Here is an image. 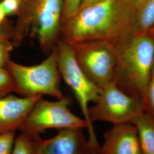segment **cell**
<instances>
[{
  "mask_svg": "<svg viewBox=\"0 0 154 154\" xmlns=\"http://www.w3.org/2000/svg\"><path fill=\"white\" fill-rule=\"evenodd\" d=\"M127 6L134 11L146 0H122Z\"/></svg>",
  "mask_w": 154,
  "mask_h": 154,
  "instance_id": "obj_21",
  "label": "cell"
},
{
  "mask_svg": "<svg viewBox=\"0 0 154 154\" xmlns=\"http://www.w3.org/2000/svg\"><path fill=\"white\" fill-rule=\"evenodd\" d=\"M70 99L65 96L55 101L45 100L42 97L33 106L19 130L30 135H39L40 133L51 128L88 129L86 121L70 111Z\"/></svg>",
  "mask_w": 154,
  "mask_h": 154,
  "instance_id": "obj_7",
  "label": "cell"
},
{
  "mask_svg": "<svg viewBox=\"0 0 154 154\" xmlns=\"http://www.w3.org/2000/svg\"><path fill=\"white\" fill-rule=\"evenodd\" d=\"M143 111L142 100L127 94L112 83L100 89L97 101L89 107L88 116L93 124L100 121L116 125L132 123Z\"/></svg>",
  "mask_w": 154,
  "mask_h": 154,
  "instance_id": "obj_8",
  "label": "cell"
},
{
  "mask_svg": "<svg viewBox=\"0 0 154 154\" xmlns=\"http://www.w3.org/2000/svg\"><path fill=\"white\" fill-rule=\"evenodd\" d=\"M70 46L79 66L97 87L100 89L115 83L118 54L114 45L95 41Z\"/></svg>",
  "mask_w": 154,
  "mask_h": 154,
  "instance_id": "obj_6",
  "label": "cell"
},
{
  "mask_svg": "<svg viewBox=\"0 0 154 154\" xmlns=\"http://www.w3.org/2000/svg\"><path fill=\"white\" fill-rule=\"evenodd\" d=\"M42 97H20L11 94L0 98V134L19 130L33 106Z\"/></svg>",
  "mask_w": 154,
  "mask_h": 154,
  "instance_id": "obj_10",
  "label": "cell"
},
{
  "mask_svg": "<svg viewBox=\"0 0 154 154\" xmlns=\"http://www.w3.org/2000/svg\"><path fill=\"white\" fill-rule=\"evenodd\" d=\"M99 154H142L136 127L132 123L113 125L104 134Z\"/></svg>",
  "mask_w": 154,
  "mask_h": 154,
  "instance_id": "obj_11",
  "label": "cell"
},
{
  "mask_svg": "<svg viewBox=\"0 0 154 154\" xmlns=\"http://www.w3.org/2000/svg\"><path fill=\"white\" fill-rule=\"evenodd\" d=\"M57 63L61 78L71 88L82 111L83 118L88 124V143L92 154H99L100 149L93 124L89 116V104L95 103L99 95V89L91 82L73 54L70 45L60 39L57 44Z\"/></svg>",
  "mask_w": 154,
  "mask_h": 154,
  "instance_id": "obj_5",
  "label": "cell"
},
{
  "mask_svg": "<svg viewBox=\"0 0 154 154\" xmlns=\"http://www.w3.org/2000/svg\"><path fill=\"white\" fill-rule=\"evenodd\" d=\"M134 16L122 0H102L79 8L63 22L60 39L70 45L104 41L118 48L135 34Z\"/></svg>",
  "mask_w": 154,
  "mask_h": 154,
  "instance_id": "obj_1",
  "label": "cell"
},
{
  "mask_svg": "<svg viewBox=\"0 0 154 154\" xmlns=\"http://www.w3.org/2000/svg\"><path fill=\"white\" fill-rule=\"evenodd\" d=\"M102 1V0H82V3L81 4L79 8H83V7H85L86 6L89 5L90 4L95 3L97 2H99V1Z\"/></svg>",
  "mask_w": 154,
  "mask_h": 154,
  "instance_id": "obj_23",
  "label": "cell"
},
{
  "mask_svg": "<svg viewBox=\"0 0 154 154\" xmlns=\"http://www.w3.org/2000/svg\"><path fill=\"white\" fill-rule=\"evenodd\" d=\"M22 2H23V4H24V3H25L26 2H27L29 0H22Z\"/></svg>",
  "mask_w": 154,
  "mask_h": 154,
  "instance_id": "obj_25",
  "label": "cell"
},
{
  "mask_svg": "<svg viewBox=\"0 0 154 154\" xmlns=\"http://www.w3.org/2000/svg\"><path fill=\"white\" fill-rule=\"evenodd\" d=\"M144 111L154 119V64L145 98L143 100Z\"/></svg>",
  "mask_w": 154,
  "mask_h": 154,
  "instance_id": "obj_17",
  "label": "cell"
},
{
  "mask_svg": "<svg viewBox=\"0 0 154 154\" xmlns=\"http://www.w3.org/2000/svg\"><path fill=\"white\" fill-rule=\"evenodd\" d=\"M16 86L10 72L5 68L0 69V98L15 93Z\"/></svg>",
  "mask_w": 154,
  "mask_h": 154,
  "instance_id": "obj_16",
  "label": "cell"
},
{
  "mask_svg": "<svg viewBox=\"0 0 154 154\" xmlns=\"http://www.w3.org/2000/svg\"><path fill=\"white\" fill-rule=\"evenodd\" d=\"M138 131L142 154H154V119L146 111L132 121Z\"/></svg>",
  "mask_w": 154,
  "mask_h": 154,
  "instance_id": "obj_12",
  "label": "cell"
},
{
  "mask_svg": "<svg viewBox=\"0 0 154 154\" xmlns=\"http://www.w3.org/2000/svg\"><path fill=\"white\" fill-rule=\"evenodd\" d=\"M63 11V0H29L24 3L13 26L15 46L32 29L41 49L49 53L60 40Z\"/></svg>",
  "mask_w": 154,
  "mask_h": 154,
  "instance_id": "obj_3",
  "label": "cell"
},
{
  "mask_svg": "<svg viewBox=\"0 0 154 154\" xmlns=\"http://www.w3.org/2000/svg\"><path fill=\"white\" fill-rule=\"evenodd\" d=\"M0 5L2 8L6 15L18 16L22 9V0H1Z\"/></svg>",
  "mask_w": 154,
  "mask_h": 154,
  "instance_id": "obj_19",
  "label": "cell"
},
{
  "mask_svg": "<svg viewBox=\"0 0 154 154\" xmlns=\"http://www.w3.org/2000/svg\"><path fill=\"white\" fill-rule=\"evenodd\" d=\"M13 26L7 23L0 29V69L5 68L11 60V54L15 47L12 37Z\"/></svg>",
  "mask_w": 154,
  "mask_h": 154,
  "instance_id": "obj_14",
  "label": "cell"
},
{
  "mask_svg": "<svg viewBox=\"0 0 154 154\" xmlns=\"http://www.w3.org/2000/svg\"><path fill=\"white\" fill-rule=\"evenodd\" d=\"M135 34H147L154 26V0H146L135 11Z\"/></svg>",
  "mask_w": 154,
  "mask_h": 154,
  "instance_id": "obj_13",
  "label": "cell"
},
{
  "mask_svg": "<svg viewBox=\"0 0 154 154\" xmlns=\"http://www.w3.org/2000/svg\"><path fill=\"white\" fill-rule=\"evenodd\" d=\"M7 16L0 5V29L4 27L8 22L6 20Z\"/></svg>",
  "mask_w": 154,
  "mask_h": 154,
  "instance_id": "obj_22",
  "label": "cell"
},
{
  "mask_svg": "<svg viewBox=\"0 0 154 154\" xmlns=\"http://www.w3.org/2000/svg\"><path fill=\"white\" fill-rule=\"evenodd\" d=\"M83 129H61L52 138L39 137L36 143V154H92Z\"/></svg>",
  "mask_w": 154,
  "mask_h": 154,
  "instance_id": "obj_9",
  "label": "cell"
},
{
  "mask_svg": "<svg viewBox=\"0 0 154 154\" xmlns=\"http://www.w3.org/2000/svg\"><path fill=\"white\" fill-rule=\"evenodd\" d=\"M147 34L150 37V38L152 39V40L154 42V26L151 29H150Z\"/></svg>",
  "mask_w": 154,
  "mask_h": 154,
  "instance_id": "obj_24",
  "label": "cell"
},
{
  "mask_svg": "<svg viewBox=\"0 0 154 154\" xmlns=\"http://www.w3.org/2000/svg\"><path fill=\"white\" fill-rule=\"evenodd\" d=\"M82 0H63V11L62 24L79 9Z\"/></svg>",
  "mask_w": 154,
  "mask_h": 154,
  "instance_id": "obj_20",
  "label": "cell"
},
{
  "mask_svg": "<svg viewBox=\"0 0 154 154\" xmlns=\"http://www.w3.org/2000/svg\"><path fill=\"white\" fill-rule=\"evenodd\" d=\"M16 138V132L0 134V154H11Z\"/></svg>",
  "mask_w": 154,
  "mask_h": 154,
  "instance_id": "obj_18",
  "label": "cell"
},
{
  "mask_svg": "<svg viewBox=\"0 0 154 154\" xmlns=\"http://www.w3.org/2000/svg\"><path fill=\"white\" fill-rule=\"evenodd\" d=\"M39 137L21 132L16 138L11 154H36V143Z\"/></svg>",
  "mask_w": 154,
  "mask_h": 154,
  "instance_id": "obj_15",
  "label": "cell"
},
{
  "mask_svg": "<svg viewBox=\"0 0 154 154\" xmlns=\"http://www.w3.org/2000/svg\"><path fill=\"white\" fill-rule=\"evenodd\" d=\"M118 63L115 83L126 93L145 98L154 64V42L147 34H135L116 48Z\"/></svg>",
  "mask_w": 154,
  "mask_h": 154,
  "instance_id": "obj_2",
  "label": "cell"
},
{
  "mask_svg": "<svg viewBox=\"0 0 154 154\" xmlns=\"http://www.w3.org/2000/svg\"><path fill=\"white\" fill-rule=\"evenodd\" d=\"M6 68L15 83V93L22 97L48 95L60 99L61 75L57 63V45L48 57L37 65L27 66L11 61Z\"/></svg>",
  "mask_w": 154,
  "mask_h": 154,
  "instance_id": "obj_4",
  "label": "cell"
}]
</instances>
